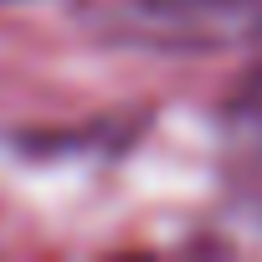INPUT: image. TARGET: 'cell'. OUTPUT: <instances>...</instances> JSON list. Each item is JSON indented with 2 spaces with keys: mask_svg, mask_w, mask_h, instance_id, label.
I'll return each instance as SVG.
<instances>
[{
  "mask_svg": "<svg viewBox=\"0 0 262 262\" xmlns=\"http://www.w3.org/2000/svg\"><path fill=\"white\" fill-rule=\"evenodd\" d=\"M231 118L247 128V134H257L262 139V67L236 88V103H231Z\"/></svg>",
  "mask_w": 262,
  "mask_h": 262,
  "instance_id": "2",
  "label": "cell"
},
{
  "mask_svg": "<svg viewBox=\"0 0 262 262\" xmlns=\"http://www.w3.org/2000/svg\"><path fill=\"white\" fill-rule=\"evenodd\" d=\"M82 16L123 47L231 52L262 41V0H82Z\"/></svg>",
  "mask_w": 262,
  "mask_h": 262,
  "instance_id": "1",
  "label": "cell"
}]
</instances>
